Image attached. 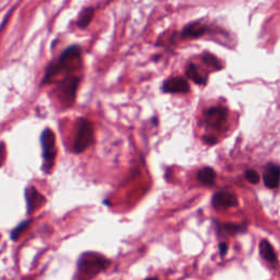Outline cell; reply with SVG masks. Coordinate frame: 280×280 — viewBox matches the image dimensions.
<instances>
[{"instance_id":"obj_1","label":"cell","mask_w":280,"mask_h":280,"mask_svg":"<svg viewBox=\"0 0 280 280\" xmlns=\"http://www.w3.org/2000/svg\"><path fill=\"white\" fill-rule=\"evenodd\" d=\"M82 66V50L79 45H71L67 47L58 59L47 66L45 75L42 79V85L50 84L60 74L75 75V71L79 70Z\"/></svg>"},{"instance_id":"obj_2","label":"cell","mask_w":280,"mask_h":280,"mask_svg":"<svg viewBox=\"0 0 280 280\" xmlns=\"http://www.w3.org/2000/svg\"><path fill=\"white\" fill-rule=\"evenodd\" d=\"M111 260L98 252H84L79 256L73 280H93L110 266Z\"/></svg>"},{"instance_id":"obj_3","label":"cell","mask_w":280,"mask_h":280,"mask_svg":"<svg viewBox=\"0 0 280 280\" xmlns=\"http://www.w3.org/2000/svg\"><path fill=\"white\" fill-rule=\"evenodd\" d=\"M80 80L81 79H80L79 76L67 75L64 76L63 79L57 81L55 93L63 107L69 108L74 105L76 97H77Z\"/></svg>"},{"instance_id":"obj_4","label":"cell","mask_w":280,"mask_h":280,"mask_svg":"<svg viewBox=\"0 0 280 280\" xmlns=\"http://www.w3.org/2000/svg\"><path fill=\"white\" fill-rule=\"evenodd\" d=\"M94 144V128L92 123L80 117L76 123V136L73 147L74 153H82Z\"/></svg>"},{"instance_id":"obj_5","label":"cell","mask_w":280,"mask_h":280,"mask_svg":"<svg viewBox=\"0 0 280 280\" xmlns=\"http://www.w3.org/2000/svg\"><path fill=\"white\" fill-rule=\"evenodd\" d=\"M41 146L43 151V171L50 174L55 167L57 156L56 135L51 128H46L41 135Z\"/></svg>"},{"instance_id":"obj_6","label":"cell","mask_w":280,"mask_h":280,"mask_svg":"<svg viewBox=\"0 0 280 280\" xmlns=\"http://www.w3.org/2000/svg\"><path fill=\"white\" fill-rule=\"evenodd\" d=\"M25 201L27 215H31V213L45 205L46 197L41 194L35 186H28L25 189Z\"/></svg>"},{"instance_id":"obj_7","label":"cell","mask_w":280,"mask_h":280,"mask_svg":"<svg viewBox=\"0 0 280 280\" xmlns=\"http://www.w3.org/2000/svg\"><path fill=\"white\" fill-rule=\"evenodd\" d=\"M205 116L208 126H210L211 128H216V129H219V128L224 126L227 121L228 111L227 108L222 106L211 107L209 110L206 111Z\"/></svg>"},{"instance_id":"obj_8","label":"cell","mask_w":280,"mask_h":280,"mask_svg":"<svg viewBox=\"0 0 280 280\" xmlns=\"http://www.w3.org/2000/svg\"><path fill=\"white\" fill-rule=\"evenodd\" d=\"M239 201L234 193L218 192L212 196V206L216 209H228L238 206Z\"/></svg>"},{"instance_id":"obj_9","label":"cell","mask_w":280,"mask_h":280,"mask_svg":"<svg viewBox=\"0 0 280 280\" xmlns=\"http://www.w3.org/2000/svg\"><path fill=\"white\" fill-rule=\"evenodd\" d=\"M162 90L165 93H186L189 91V83L184 78H170L164 81Z\"/></svg>"},{"instance_id":"obj_10","label":"cell","mask_w":280,"mask_h":280,"mask_svg":"<svg viewBox=\"0 0 280 280\" xmlns=\"http://www.w3.org/2000/svg\"><path fill=\"white\" fill-rule=\"evenodd\" d=\"M264 184L270 189L277 188L280 183V167L278 164L268 163L264 172Z\"/></svg>"},{"instance_id":"obj_11","label":"cell","mask_w":280,"mask_h":280,"mask_svg":"<svg viewBox=\"0 0 280 280\" xmlns=\"http://www.w3.org/2000/svg\"><path fill=\"white\" fill-rule=\"evenodd\" d=\"M259 255L265 262L272 265H276L278 263L277 254L275 252V249L270 244L268 240H262L259 243Z\"/></svg>"},{"instance_id":"obj_12","label":"cell","mask_w":280,"mask_h":280,"mask_svg":"<svg viewBox=\"0 0 280 280\" xmlns=\"http://www.w3.org/2000/svg\"><path fill=\"white\" fill-rule=\"evenodd\" d=\"M248 230L246 224H224L218 225V232L225 233L226 235H235L240 233H245Z\"/></svg>"},{"instance_id":"obj_13","label":"cell","mask_w":280,"mask_h":280,"mask_svg":"<svg viewBox=\"0 0 280 280\" xmlns=\"http://www.w3.org/2000/svg\"><path fill=\"white\" fill-rule=\"evenodd\" d=\"M197 179L204 185H208V186H211V185L215 183V181H216V172H215V170L209 168V167L203 168L202 170L198 171Z\"/></svg>"},{"instance_id":"obj_14","label":"cell","mask_w":280,"mask_h":280,"mask_svg":"<svg viewBox=\"0 0 280 280\" xmlns=\"http://www.w3.org/2000/svg\"><path fill=\"white\" fill-rule=\"evenodd\" d=\"M206 32V27L197 22L191 23L182 30V37H199Z\"/></svg>"},{"instance_id":"obj_15","label":"cell","mask_w":280,"mask_h":280,"mask_svg":"<svg viewBox=\"0 0 280 280\" xmlns=\"http://www.w3.org/2000/svg\"><path fill=\"white\" fill-rule=\"evenodd\" d=\"M94 12H96V9L92 8V7L84 8L83 10L80 12L79 17H78L77 26L79 28L88 27L90 23H91L93 17H94Z\"/></svg>"},{"instance_id":"obj_16","label":"cell","mask_w":280,"mask_h":280,"mask_svg":"<svg viewBox=\"0 0 280 280\" xmlns=\"http://www.w3.org/2000/svg\"><path fill=\"white\" fill-rule=\"evenodd\" d=\"M186 75L191 78L194 82L197 84H205L206 83V78L199 73L197 67L194 64H189L187 70H186Z\"/></svg>"},{"instance_id":"obj_17","label":"cell","mask_w":280,"mask_h":280,"mask_svg":"<svg viewBox=\"0 0 280 280\" xmlns=\"http://www.w3.org/2000/svg\"><path fill=\"white\" fill-rule=\"evenodd\" d=\"M32 219H28V220H25L19 224L14 229L11 231L10 233V238L12 241H18L20 239V236L25 233V232L27 230V228L30 227V225L32 224Z\"/></svg>"},{"instance_id":"obj_18","label":"cell","mask_w":280,"mask_h":280,"mask_svg":"<svg viewBox=\"0 0 280 280\" xmlns=\"http://www.w3.org/2000/svg\"><path fill=\"white\" fill-rule=\"evenodd\" d=\"M203 60L205 61L207 65H210L211 67H213L215 69H221L222 68V65L219 63V60H218L215 56L209 54V53L204 54Z\"/></svg>"},{"instance_id":"obj_19","label":"cell","mask_w":280,"mask_h":280,"mask_svg":"<svg viewBox=\"0 0 280 280\" xmlns=\"http://www.w3.org/2000/svg\"><path fill=\"white\" fill-rule=\"evenodd\" d=\"M245 178L250 183L257 184L259 182V175L255 170H248L245 172Z\"/></svg>"},{"instance_id":"obj_20","label":"cell","mask_w":280,"mask_h":280,"mask_svg":"<svg viewBox=\"0 0 280 280\" xmlns=\"http://www.w3.org/2000/svg\"><path fill=\"white\" fill-rule=\"evenodd\" d=\"M4 160H6V146L3 142H0V168L2 167Z\"/></svg>"},{"instance_id":"obj_21","label":"cell","mask_w":280,"mask_h":280,"mask_svg":"<svg viewBox=\"0 0 280 280\" xmlns=\"http://www.w3.org/2000/svg\"><path fill=\"white\" fill-rule=\"evenodd\" d=\"M228 249H229V246L226 243V242H220L219 243V253L221 257H225L228 253Z\"/></svg>"},{"instance_id":"obj_22","label":"cell","mask_w":280,"mask_h":280,"mask_svg":"<svg viewBox=\"0 0 280 280\" xmlns=\"http://www.w3.org/2000/svg\"><path fill=\"white\" fill-rule=\"evenodd\" d=\"M205 141L207 142V144H209V145H215L216 142H217V139L215 138L213 136H209V137H205Z\"/></svg>"},{"instance_id":"obj_23","label":"cell","mask_w":280,"mask_h":280,"mask_svg":"<svg viewBox=\"0 0 280 280\" xmlns=\"http://www.w3.org/2000/svg\"><path fill=\"white\" fill-rule=\"evenodd\" d=\"M145 280H159V279L156 278V277H149V278H147V279H145Z\"/></svg>"}]
</instances>
